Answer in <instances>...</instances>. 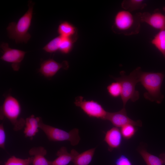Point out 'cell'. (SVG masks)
Returning <instances> with one entry per match:
<instances>
[{
	"instance_id": "obj_8",
	"label": "cell",
	"mask_w": 165,
	"mask_h": 165,
	"mask_svg": "<svg viewBox=\"0 0 165 165\" xmlns=\"http://www.w3.org/2000/svg\"><path fill=\"white\" fill-rule=\"evenodd\" d=\"M0 47L2 50V55L0 59L11 63L13 70L16 71H18L20 68L21 63L26 52L20 50L11 48L7 42L2 43Z\"/></svg>"
},
{
	"instance_id": "obj_13",
	"label": "cell",
	"mask_w": 165,
	"mask_h": 165,
	"mask_svg": "<svg viewBox=\"0 0 165 165\" xmlns=\"http://www.w3.org/2000/svg\"><path fill=\"white\" fill-rule=\"evenodd\" d=\"M79 153L77 151L72 149L70 153L67 150L66 147H62L57 152V157L51 161V165H68L73 161L74 158Z\"/></svg>"
},
{
	"instance_id": "obj_20",
	"label": "cell",
	"mask_w": 165,
	"mask_h": 165,
	"mask_svg": "<svg viewBox=\"0 0 165 165\" xmlns=\"http://www.w3.org/2000/svg\"><path fill=\"white\" fill-rule=\"evenodd\" d=\"M121 6L125 10L131 12L142 9L147 4L143 0H125L122 2Z\"/></svg>"
},
{
	"instance_id": "obj_4",
	"label": "cell",
	"mask_w": 165,
	"mask_h": 165,
	"mask_svg": "<svg viewBox=\"0 0 165 165\" xmlns=\"http://www.w3.org/2000/svg\"><path fill=\"white\" fill-rule=\"evenodd\" d=\"M140 22L136 15L126 10H120L115 16L113 30L126 35L136 34L140 31Z\"/></svg>"
},
{
	"instance_id": "obj_23",
	"label": "cell",
	"mask_w": 165,
	"mask_h": 165,
	"mask_svg": "<svg viewBox=\"0 0 165 165\" xmlns=\"http://www.w3.org/2000/svg\"><path fill=\"white\" fill-rule=\"evenodd\" d=\"M61 38L60 35L54 38L45 45L42 49L49 53H54L59 50Z\"/></svg>"
},
{
	"instance_id": "obj_28",
	"label": "cell",
	"mask_w": 165,
	"mask_h": 165,
	"mask_svg": "<svg viewBox=\"0 0 165 165\" xmlns=\"http://www.w3.org/2000/svg\"><path fill=\"white\" fill-rule=\"evenodd\" d=\"M160 156L163 159L164 162V165H165V154H162Z\"/></svg>"
},
{
	"instance_id": "obj_11",
	"label": "cell",
	"mask_w": 165,
	"mask_h": 165,
	"mask_svg": "<svg viewBox=\"0 0 165 165\" xmlns=\"http://www.w3.org/2000/svg\"><path fill=\"white\" fill-rule=\"evenodd\" d=\"M136 15L141 22H145L154 28L160 30L165 26V15L159 12L138 13Z\"/></svg>"
},
{
	"instance_id": "obj_3",
	"label": "cell",
	"mask_w": 165,
	"mask_h": 165,
	"mask_svg": "<svg viewBox=\"0 0 165 165\" xmlns=\"http://www.w3.org/2000/svg\"><path fill=\"white\" fill-rule=\"evenodd\" d=\"M141 70L138 67L132 71L129 75H126L123 71L120 72V76L112 78L116 81L119 82L122 87L121 97L123 102V107L129 100L135 102L139 99V93L135 89V86L139 82V72Z\"/></svg>"
},
{
	"instance_id": "obj_10",
	"label": "cell",
	"mask_w": 165,
	"mask_h": 165,
	"mask_svg": "<svg viewBox=\"0 0 165 165\" xmlns=\"http://www.w3.org/2000/svg\"><path fill=\"white\" fill-rule=\"evenodd\" d=\"M68 68V63L66 61L59 63L53 59H49L41 63L38 71L45 77L51 78L61 69L67 70Z\"/></svg>"
},
{
	"instance_id": "obj_9",
	"label": "cell",
	"mask_w": 165,
	"mask_h": 165,
	"mask_svg": "<svg viewBox=\"0 0 165 165\" xmlns=\"http://www.w3.org/2000/svg\"><path fill=\"white\" fill-rule=\"evenodd\" d=\"M105 120L109 121L115 127L119 128L129 124H133L136 126L141 127L142 126L141 121H134L127 116L124 107H123L118 112H108Z\"/></svg>"
},
{
	"instance_id": "obj_5",
	"label": "cell",
	"mask_w": 165,
	"mask_h": 165,
	"mask_svg": "<svg viewBox=\"0 0 165 165\" xmlns=\"http://www.w3.org/2000/svg\"><path fill=\"white\" fill-rule=\"evenodd\" d=\"M21 112V107L18 100L11 94L5 97L2 106L1 107L0 118L7 119L14 126L15 131L21 130L25 125V120L19 119Z\"/></svg>"
},
{
	"instance_id": "obj_26",
	"label": "cell",
	"mask_w": 165,
	"mask_h": 165,
	"mask_svg": "<svg viewBox=\"0 0 165 165\" xmlns=\"http://www.w3.org/2000/svg\"><path fill=\"white\" fill-rule=\"evenodd\" d=\"M116 165H132L129 158L125 155H122L116 159Z\"/></svg>"
},
{
	"instance_id": "obj_24",
	"label": "cell",
	"mask_w": 165,
	"mask_h": 165,
	"mask_svg": "<svg viewBox=\"0 0 165 165\" xmlns=\"http://www.w3.org/2000/svg\"><path fill=\"white\" fill-rule=\"evenodd\" d=\"M121 132L123 138L127 140L133 137L137 131L136 126L131 124L125 125L121 128Z\"/></svg>"
},
{
	"instance_id": "obj_14",
	"label": "cell",
	"mask_w": 165,
	"mask_h": 165,
	"mask_svg": "<svg viewBox=\"0 0 165 165\" xmlns=\"http://www.w3.org/2000/svg\"><path fill=\"white\" fill-rule=\"evenodd\" d=\"M40 119V117H35L34 115H32L25 119L24 133L25 137L31 139L38 132Z\"/></svg>"
},
{
	"instance_id": "obj_1",
	"label": "cell",
	"mask_w": 165,
	"mask_h": 165,
	"mask_svg": "<svg viewBox=\"0 0 165 165\" xmlns=\"http://www.w3.org/2000/svg\"><path fill=\"white\" fill-rule=\"evenodd\" d=\"M164 78V75L160 72H144L141 70L139 72V82L146 90L144 97L151 102L160 104L163 99L160 89Z\"/></svg>"
},
{
	"instance_id": "obj_17",
	"label": "cell",
	"mask_w": 165,
	"mask_h": 165,
	"mask_svg": "<svg viewBox=\"0 0 165 165\" xmlns=\"http://www.w3.org/2000/svg\"><path fill=\"white\" fill-rule=\"evenodd\" d=\"M57 32L60 36L71 38L75 40L74 37L77 31L76 28L72 24L65 21L59 25Z\"/></svg>"
},
{
	"instance_id": "obj_27",
	"label": "cell",
	"mask_w": 165,
	"mask_h": 165,
	"mask_svg": "<svg viewBox=\"0 0 165 165\" xmlns=\"http://www.w3.org/2000/svg\"><path fill=\"white\" fill-rule=\"evenodd\" d=\"M6 138V134L4 126L3 123H2L0 125V147L3 149H5Z\"/></svg>"
},
{
	"instance_id": "obj_22",
	"label": "cell",
	"mask_w": 165,
	"mask_h": 165,
	"mask_svg": "<svg viewBox=\"0 0 165 165\" xmlns=\"http://www.w3.org/2000/svg\"><path fill=\"white\" fill-rule=\"evenodd\" d=\"M108 92L109 95L113 98L121 97L122 87L120 83L118 81L113 82L109 84L107 87Z\"/></svg>"
},
{
	"instance_id": "obj_12",
	"label": "cell",
	"mask_w": 165,
	"mask_h": 165,
	"mask_svg": "<svg viewBox=\"0 0 165 165\" xmlns=\"http://www.w3.org/2000/svg\"><path fill=\"white\" fill-rule=\"evenodd\" d=\"M123 138L120 130L114 127L106 132L104 141L108 145L109 150L111 151L119 148Z\"/></svg>"
},
{
	"instance_id": "obj_18",
	"label": "cell",
	"mask_w": 165,
	"mask_h": 165,
	"mask_svg": "<svg viewBox=\"0 0 165 165\" xmlns=\"http://www.w3.org/2000/svg\"><path fill=\"white\" fill-rule=\"evenodd\" d=\"M139 152L146 165H163V159L160 156L158 157L148 152L145 149L141 148Z\"/></svg>"
},
{
	"instance_id": "obj_7",
	"label": "cell",
	"mask_w": 165,
	"mask_h": 165,
	"mask_svg": "<svg viewBox=\"0 0 165 165\" xmlns=\"http://www.w3.org/2000/svg\"><path fill=\"white\" fill-rule=\"evenodd\" d=\"M74 103L89 117L105 120L108 112L97 101L86 100L83 96H80L76 97Z\"/></svg>"
},
{
	"instance_id": "obj_15",
	"label": "cell",
	"mask_w": 165,
	"mask_h": 165,
	"mask_svg": "<svg viewBox=\"0 0 165 165\" xmlns=\"http://www.w3.org/2000/svg\"><path fill=\"white\" fill-rule=\"evenodd\" d=\"M28 152L30 155L34 156L33 165H51V161L47 160L44 157L47 151L44 147H33L30 149Z\"/></svg>"
},
{
	"instance_id": "obj_16",
	"label": "cell",
	"mask_w": 165,
	"mask_h": 165,
	"mask_svg": "<svg viewBox=\"0 0 165 165\" xmlns=\"http://www.w3.org/2000/svg\"><path fill=\"white\" fill-rule=\"evenodd\" d=\"M96 147L78 153L74 158L72 162L74 165H89L94 156Z\"/></svg>"
},
{
	"instance_id": "obj_19",
	"label": "cell",
	"mask_w": 165,
	"mask_h": 165,
	"mask_svg": "<svg viewBox=\"0 0 165 165\" xmlns=\"http://www.w3.org/2000/svg\"><path fill=\"white\" fill-rule=\"evenodd\" d=\"M165 59V26L154 36L151 41Z\"/></svg>"
},
{
	"instance_id": "obj_2",
	"label": "cell",
	"mask_w": 165,
	"mask_h": 165,
	"mask_svg": "<svg viewBox=\"0 0 165 165\" xmlns=\"http://www.w3.org/2000/svg\"><path fill=\"white\" fill-rule=\"evenodd\" d=\"M35 3L31 0L28 2V9L17 23L12 22L6 28L9 38L14 39L16 43H27L31 37L28 32L32 17Z\"/></svg>"
},
{
	"instance_id": "obj_6",
	"label": "cell",
	"mask_w": 165,
	"mask_h": 165,
	"mask_svg": "<svg viewBox=\"0 0 165 165\" xmlns=\"http://www.w3.org/2000/svg\"><path fill=\"white\" fill-rule=\"evenodd\" d=\"M39 128L45 133L48 139L53 141H68L72 146L79 143L80 138L79 130L73 129L69 132L44 123L41 118L39 122Z\"/></svg>"
},
{
	"instance_id": "obj_21",
	"label": "cell",
	"mask_w": 165,
	"mask_h": 165,
	"mask_svg": "<svg viewBox=\"0 0 165 165\" xmlns=\"http://www.w3.org/2000/svg\"><path fill=\"white\" fill-rule=\"evenodd\" d=\"M61 36V38L59 51L62 53L68 54L72 50L75 40L71 38Z\"/></svg>"
},
{
	"instance_id": "obj_25",
	"label": "cell",
	"mask_w": 165,
	"mask_h": 165,
	"mask_svg": "<svg viewBox=\"0 0 165 165\" xmlns=\"http://www.w3.org/2000/svg\"><path fill=\"white\" fill-rule=\"evenodd\" d=\"M33 156L22 159L13 156L9 158L5 165H29L32 163Z\"/></svg>"
},
{
	"instance_id": "obj_29",
	"label": "cell",
	"mask_w": 165,
	"mask_h": 165,
	"mask_svg": "<svg viewBox=\"0 0 165 165\" xmlns=\"http://www.w3.org/2000/svg\"><path fill=\"white\" fill-rule=\"evenodd\" d=\"M164 11H165V8H164ZM164 15H165V14Z\"/></svg>"
}]
</instances>
